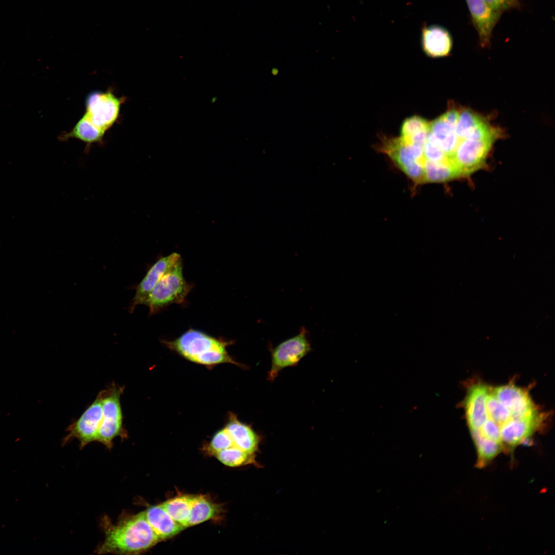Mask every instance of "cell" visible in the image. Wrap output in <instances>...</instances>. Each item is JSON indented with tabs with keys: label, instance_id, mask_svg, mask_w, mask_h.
Instances as JSON below:
<instances>
[{
	"label": "cell",
	"instance_id": "1",
	"mask_svg": "<svg viewBox=\"0 0 555 555\" xmlns=\"http://www.w3.org/2000/svg\"><path fill=\"white\" fill-rule=\"evenodd\" d=\"M105 539L98 553L137 554L161 541L147 521L144 511L123 517L116 524L103 521Z\"/></svg>",
	"mask_w": 555,
	"mask_h": 555
},
{
	"label": "cell",
	"instance_id": "2",
	"mask_svg": "<svg viewBox=\"0 0 555 555\" xmlns=\"http://www.w3.org/2000/svg\"><path fill=\"white\" fill-rule=\"evenodd\" d=\"M169 348L188 361L206 366L222 363L239 364L229 354L230 342L202 331L190 329L172 341H164Z\"/></svg>",
	"mask_w": 555,
	"mask_h": 555
},
{
	"label": "cell",
	"instance_id": "3",
	"mask_svg": "<svg viewBox=\"0 0 555 555\" xmlns=\"http://www.w3.org/2000/svg\"><path fill=\"white\" fill-rule=\"evenodd\" d=\"M192 287L183 276L180 260L159 280L143 304L149 307L150 314H153L171 304L182 303Z\"/></svg>",
	"mask_w": 555,
	"mask_h": 555
},
{
	"label": "cell",
	"instance_id": "4",
	"mask_svg": "<svg viewBox=\"0 0 555 555\" xmlns=\"http://www.w3.org/2000/svg\"><path fill=\"white\" fill-rule=\"evenodd\" d=\"M124 387L114 383L106 389L100 391L102 398L103 416L97 441L110 449L113 440L119 437L126 439L127 432L123 426V415L120 397Z\"/></svg>",
	"mask_w": 555,
	"mask_h": 555
},
{
	"label": "cell",
	"instance_id": "5",
	"mask_svg": "<svg viewBox=\"0 0 555 555\" xmlns=\"http://www.w3.org/2000/svg\"><path fill=\"white\" fill-rule=\"evenodd\" d=\"M381 149L413 181L422 177L425 159L422 146L408 143L400 137L387 139Z\"/></svg>",
	"mask_w": 555,
	"mask_h": 555
},
{
	"label": "cell",
	"instance_id": "6",
	"mask_svg": "<svg viewBox=\"0 0 555 555\" xmlns=\"http://www.w3.org/2000/svg\"><path fill=\"white\" fill-rule=\"evenodd\" d=\"M124 99L110 90L92 91L86 97L85 114L96 126L106 132L118 119Z\"/></svg>",
	"mask_w": 555,
	"mask_h": 555
},
{
	"label": "cell",
	"instance_id": "7",
	"mask_svg": "<svg viewBox=\"0 0 555 555\" xmlns=\"http://www.w3.org/2000/svg\"><path fill=\"white\" fill-rule=\"evenodd\" d=\"M311 350L304 329L297 336L283 341L271 350V364L268 379L273 381L280 371L295 366Z\"/></svg>",
	"mask_w": 555,
	"mask_h": 555
},
{
	"label": "cell",
	"instance_id": "8",
	"mask_svg": "<svg viewBox=\"0 0 555 555\" xmlns=\"http://www.w3.org/2000/svg\"><path fill=\"white\" fill-rule=\"evenodd\" d=\"M102 416V398L100 392L80 417L67 427L68 434L63 443L75 438L79 441L80 447L83 449L88 443L97 441Z\"/></svg>",
	"mask_w": 555,
	"mask_h": 555
},
{
	"label": "cell",
	"instance_id": "9",
	"mask_svg": "<svg viewBox=\"0 0 555 555\" xmlns=\"http://www.w3.org/2000/svg\"><path fill=\"white\" fill-rule=\"evenodd\" d=\"M495 139L489 137L459 140L450 159L461 176L471 173L480 167Z\"/></svg>",
	"mask_w": 555,
	"mask_h": 555
},
{
	"label": "cell",
	"instance_id": "10",
	"mask_svg": "<svg viewBox=\"0 0 555 555\" xmlns=\"http://www.w3.org/2000/svg\"><path fill=\"white\" fill-rule=\"evenodd\" d=\"M180 260V255L174 252L159 258L149 268L136 287L135 294L129 308L131 312L137 305L143 304L146 297L159 280Z\"/></svg>",
	"mask_w": 555,
	"mask_h": 555
},
{
	"label": "cell",
	"instance_id": "11",
	"mask_svg": "<svg viewBox=\"0 0 555 555\" xmlns=\"http://www.w3.org/2000/svg\"><path fill=\"white\" fill-rule=\"evenodd\" d=\"M480 44L489 45L493 29L501 13L491 9L483 0H466Z\"/></svg>",
	"mask_w": 555,
	"mask_h": 555
},
{
	"label": "cell",
	"instance_id": "12",
	"mask_svg": "<svg viewBox=\"0 0 555 555\" xmlns=\"http://www.w3.org/2000/svg\"><path fill=\"white\" fill-rule=\"evenodd\" d=\"M421 43L424 53L431 58H440L450 52L453 41L450 32L438 25H424L421 29Z\"/></svg>",
	"mask_w": 555,
	"mask_h": 555
},
{
	"label": "cell",
	"instance_id": "13",
	"mask_svg": "<svg viewBox=\"0 0 555 555\" xmlns=\"http://www.w3.org/2000/svg\"><path fill=\"white\" fill-rule=\"evenodd\" d=\"M455 133L460 140L464 139H483L496 137L498 132L484 120L469 110H464L459 114Z\"/></svg>",
	"mask_w": 555,
	"mask_h": 555
},
{
	"label": "cell",
	"instance_id": "14",
	"mask_svg": "<svg viewBox=\"0 0 555 555\" xmlns=\"http://www.w3.org/2000/svg\"><path fill=\"white\" fill-rule=\"evenodd\" d=\"M224 427L230 434L235 446L252 454L257 450L259 436L250 425L239 421L234 414H230Z\"/></svg>",
	"mask_w": 555,
	"mask_h": 555
},
{
	"label": "cell",
	"instance_id": "15",
	"mask_svg": "<svg viewBox=\"0 0 555 555\" xmlns=\"http://www.w3.org/2000/svg\"><path fill=\"white\" fill-rule=\"evenodd\" d=\"M144 512L160 541L170 539L185 528L175 522L161 505L149 507Z\"/></svg>",
	"mask_w": 555,
	"mask_h": 555
},
{
	"label": "cell",
	"instance_id": "16",
	"mask_svg": "<svg viewBox=\"0 0 555 555\" xmlns=\"http://www.w3.org/2000/svg\"><path fill=\"white\" fill-rule=\"evenodd\" d=\"M105 132L96 126L84 114L68 132L60 136L61 140L74 138L79 140L88 149L91 144L102 143Z\"/></svg>",
	"mask_w": 555,
	"mask_h": 555
},
{
	"label": "cell",
	"instance_id": "17",
	"mask_svg": "<svg viewBox=\"0 0 555 555\" xmlns=\"http://www.w3.org/2000/svg\"><path fill=\"white\" fill-rule=\"evenodd\" d=\"M430 131L435 136L440 149L450 158L460 140L456 134L455 127L440 116L430 123Z\"/></svg>",
	"mask_w": 555,
	"mask_h": 555
},
{
	"label": "cell",
	"instance_id": "18",
	"mask_svg": "<svg viewBox=\"0 0 555 555\" xmlns=\"http://www.w3.org/2000/svg\"><path fill=\"white\" fill-rule=\"evenodd\" d=\"M219 506L203 495L193 496L187 527L216 517L220 513Z\"/></svg>",
	"mask_w": 555,
	"mask_h": 555
},
{
	"label": "cell",
	"instance_id": "19",
	"mask_svg": "<svg viewBox=\"0 0 555 555\" xmlns=\"http://www.w3.org/2000/svg\"><path fill=\"white\" fill-rule=\"evenodd\" d=\"M424 182H439L461 176L450 159L441 161L425 160Z\"/></svg>",
	"mask_w": 555,
	"mask_h": 555
},
{
	"label": "cell",
	"instance_id": "20",
	"mask_svg": "<svg viewBox=\"0 0 555 555\" xmlns=\"http://www.w3.org/2000/svg\"><path fill=\"white\" fill-rule=\"evenodd\" d=\"M192 497L191 495H181L169 499L161 505L175 522L186 528L190 516Z\"/></svg>",
	"mask_w": 555,
	"mask_h": 555
},
{
	"label": "cell",
	"instance_id": "21",
	"mask_svg": "<svg viewBox=\"0 0 555 555\" xmlns=\"http://www.w3.org/2000/svg\"><path fill=\"white\" fill-rule=\"evenodd\" d=\"M218 460L227 466L236 467L252 464L254 455L233 446L214 455Z\"/></svg>",
	"mask_w": 555,
	"mask_h": 555
},
{
	"label": "cell",
	"instance_id": "22",
	"mask_svg": "<svg viewBox=\"0 0 555 555\" xmlns=\"http://www.w3.org/2000/svg\"><path fill=\"white\" fill-rule=\"evenodd\" d=\"M234 445L232 439L226 429L224 427L216 432L206 447L207 452L214 455L223 450Z\"/></svg>",
	"mask_w": 555,
	"mask_h": 555
},
{
	"label": "cell",
	"instance_id": "23",
	"mask_svg": "<svg viewBox=\"0 0 555 555\" xmlns=\"http://www.w3.org/2000/svg\"><path fill=\"white\" fill-rule=\"evenodd\" d=\"M430 123L418 116L409 117L404 120L402 124L401 137H408L421 131H430Z\"/></svg>",
	"mask_w": 555,
	"mask_h": 555
},
{
	"label": "cell",
	"instance_id": "24",
	"mask_svg": "<svg viewBox=\"0 0 555 555\" xmlns=\"http://www.w3.org/2000/svg\"><path fill=\"white\" fill-rule=\"evenodd\" d=\"M425 159L431 161H441L450 159L439 147L431 145L427 142L423 146Z\"/></svg>",
	"mask_w": 555,
	"mask_h": 555
},
{
	"label": "cell",
	"instance_id": "25",
	"mask_svg": "<svg viewBox=\"0 0 555 555\" xmlns=\"http://www.w3.org/2000/svg\"><path fill=\"white\" fill-rule=\"evenodd\" d=\"M491 9L499 12L517 8L518 0H483Z\"/></svg>",
	"mask_w": 555,
	"mask_h": 555
},
{
	"label": "cell",
	"instance_id": "26",
	"mask_svg": "<svg viewBox=\"0 0 555 555\" xmlns=\"http://www.w3.org/2000/svg\"><path fill=\"white\" fill-rule=\"evenodd\" d=\"M441 117L446 122L456 128L459 117V113L457 109L451 108Z\"/></svg>",
	"mask_w": 555,
	"mask_h": 555
}]
</instances>
